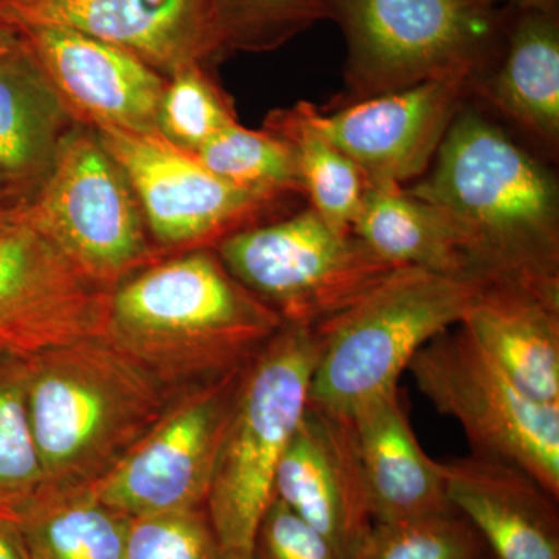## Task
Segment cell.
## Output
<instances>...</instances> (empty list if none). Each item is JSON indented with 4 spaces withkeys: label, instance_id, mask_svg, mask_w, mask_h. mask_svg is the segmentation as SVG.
Returning a JSON list of instances; mask_svg holds the SVG:
<instances>
[{
    "label": "cell",
    "instance_id": "6da1fadb",
    "mask_svg": "<svg viewBox=\"0 0 559 559\" xmlns=\"http://www.w3.org/2000/svg\"><path fill=\"white\" fill-rule=\"evenodd\" d=\"M406 191L447 216L481 277L559 296L558 180L479 110L460 106Z\"/></svg>",
    "mask_w": 559,
    "mask_h": 559
},
{
    "label": "cell",
    "instance_id": "7a4b0ae2",
    "mask_svg": "<svg viewBox=\"0 0 559 559\" xmlns=\"http://www.w3.org/2000/svg\"><path fill=\"white\" fill-rule=\"evenodd\" d=\"M285 326L213 248L183 250L117 283L103 336L165 385L240 370Z\"/></svg>",
    "mask_w": 559,
    "mask_h": 559
},
{
    "label": "cell",
    "instance_id": "3957f363",
    "mask_svg": "<svg viewBox=\"0 0 559 559\" xmlns=\"http://www.w3.org/2000/svg\"><path fill=\"white\" fill-rule=\"evenodd\" d=\"M43 488L100 479L164 415L167 388L103 334L25 359Z\"/></svg>",
    "mask_w": 559,
    "mask_h": 559
},
{
    "label": "cell",
    "instance_id": "277c9868",
    "mask_svg": "<svg viewBox=\"0 0 559 559\" xmlns=\"http://www.w3.org/2000/svg\"><path fill=\"white\" fill-rule=\"evenodd\" d=\"M319 355L318 330L285 325L242 371L205 499L219 559H255L278 463L307 411Z\"/></svg>",
    "mask_w": 559,
    "mask_h": 559
},
{
    "label": "cell",
    "instance_id": "5b68a950",
    "mask_svg": "<svg viewBox=\"0 0 559 559\" xmlns=\"http://www.w3.org/2000/svg\"><path fill=\"white\" fill-rule=\"evenodd\" d=\"M487 280L412 266L390 272L347 310L316 326L320 355L308 406L349 417L399 389L418 349L462 322Z\"/></svg>",
    "mask_w": 559,
    "mask_h": 559
},
{
    "label": "cell",
    "instance_id": "8992f818",
    "mask_svg": "<svg viewBox=\"0 0 559 559\" xmlns=\"http://www.w3.org/2000/svg\"><path fill=\"white\" fill-rule=\"evenodd\" d=\"M326 20L347 40L353 102L426 81H473L499 36L495 11L473 0H329Z\"/></svg>",
    "mask_w": 559,
    "mask_h": 559
},
{
    "label": "cell",
    "instance_id": "52a82bcc",
    "mask_svg": "<svg viewBox=\"0 0 559 559\" xmlns=\"http://www.w3.org/2000/svg\"><path fill=\"white\" fill-rule=\"evenodd\" d=\"M16 226L35 230L108 289L159 260L127 176L83 123L62 139L49 175L17 212Z\"/></svg>",
    "mask_w": 559,
    "mask_h": 559
},
{
    "label": "cell",
    "instance_id": "ba28073f",
    "mask_svg": "<svg viewBox=\"0 0 559 559\" xmlns=\"http://www.w3.org/2000/svg\"><path fill=\"white\" fill-rule=\"evenodd\" d=\"M213 249L285 325L311 329L347 310L396 270L311 207L237 231Z\"/></svg>",
    "mask_w": 559,
    "mask_h": 559
},
{
    "label": "cell",
    "instance_id": "9c48e42d",
    "mask_svg": "<svg viewBox=\"0 0 559 559\" xmlns=\"http://www.w3.org/2000/svg\"><path fill=\"white\" fill-rule=\"evenodd\" d=\"M407 371L440 414L457 419L474 454L518 466L559 499V404L518 388L460 325L419 348Z\"/></svg>",
    "mask_w": 559,
    "mask_h": 559
},
{
    "label": "cell",
    "instance_id": "30bf717a",
    "mask_svg": "<svg viewBox=\"0 0 559 559\" xmlns=\"http://www.w3.org/2000/svg\"><path fill=\"white\" fill-rule=\"evenodd\" d=\"M202 382L94 484L97 498L128 518L194 511L207 499L242 371Z\"/></svg>",
    "mask_w": 559,
    "mask_h": 559
},
{
    "label": "cell",
    "instance_id": "8fae6325",
    "mask_svg": "<svg viewBox=\"0 0 559 559\" xmlns=\"http://www.w3.org/2000/svg\"><path fill=\"white\" fill-rule=\"evenodd\" d=\"M92 130L127 176L159 248H215L229 235L259 226L282 202L231 186L157 132Z\"/></svg>",
    "mask_w": 559,
    "mask_h": 559
},
{
    "label": "cell",
    "instance_id": "7c38bea8",
    "mask_svg": "<svg viewBox=\"0 0 559 559\" xmlns=\"http://www.w3.org/2000/svg\"><path fill=\"white\" fill-rule=\"evenodd\" d=\"M109 294L35 230L0 231V355L27 359L100 336Z\"/></svg>",
    "mask_w": 559,
    "mask_h": 559
},
{
    "label": "cell",
    "instance_id": "4fadbf2b",
    "mask_svg": "<svg viewBox=\"0 0 559 559\" xmlns=\"http://www.w3.org/2000/svg\"><path fill=\"white\" fill-rule=\"evenodd\" d=\"M473 81L433 80L323 112L312 124L362 173L367 183L404 186L429 170Z\"/></svg>",
    "mask_w": 559,
    "mask_h": 559
},
{
    "label": "cell",
    "instance_id": "5bb4252c",
    "mask_svg": "<svg viewBox=\"0 0 559 559\" xmlns=\"http://www.w3.org/2000/svg\"><path fill=\"white\" fill-rule=\"evenodd\" d=\"M14 28L80 123L157 132L167 76L130 51L53 25Z\"/></svg>",
    "mask_w": 559,
    "mask_h": 559
},
{
    "label": "cell",
    "instance_id": "9a60e30c",
    "mask_svg": "<svg viewBox=\"0 0 559 559\" xmlns=\"http://www.w3.org/2000/svg\"><path fill=\"white\" fill-rule=\"evenodd\" d=\"M275 498L352 559L373 525L352 418L307 406L280 460Z\"/></svg>",
    "mask_w": 559,
    "mask_h": 559
},
{
    "label": "cell",
    "instance_id": "2e32d148",
    "mask_svg": "<svg viewBox=\"0 0 559 559\" xmlns=\"http://www.w3.org/2000/svg\"><path fill=\"white\" fill-rule=\"evenodd\" d=\"M0 20L10 27L84 33L130 51L164 76L215 58L209 0H32Z\"/></svg>",
    "mask_w": 559,
    "mask_h": 559
},
{
    "label": "cell",
    "instance_id": "e0dca14e",
    "mask_svg": "<svg viewBox=\"0 0 559 559\" xmlns=\"http://www.w3.org/2000/svg\"><path fill=\"white\" fill-rule=\"evenodd\" d=\"M452 509L492 559H559L558 499L510 463L471 454L440 463Z\"/></svg>",
    "mask_w": 559,
    "mask_h": 559
},
{
    "label": "cell",
    "instance_id": "ac0fdd59",
    "mask_svg": "<svg viewBox=\"0 0 559 559\" xmlns=\"http://www.w3.org/2000/svg\"><path fill=\"white\" fill-rule=\"evenodd\" d=\"M371 520L395 522L451 513L440 462L419 447L399 389L349 415Z\"/></svg>",
    "mask_w": 559,
    "mask_h": 559
},
{
    "label": "cell",
    "instance_id": "d6986e66",
    "mask_svg": "<svg viewBox=\"0 0 559 559\" xmlns=\"http://www.w3.org/2000/svg\"><path fill=\"white\" fill-rule=\"evenodd\" d=\"M459 325L518 388L559 404V296L488 278Z\"/></svg>",
    "mask_w": 559,
    "mask_h": 559
},
{
    "label": "cell",
    "instance_id": "ffe728a7",
    "mask_svg": "<svg viewBox=\"0 0 559 559\" xmlns=\"http://www.w3.org/2000/svg\"><path fill=\"white\" fill-rule=\"evenodd\" d=\"M76 123L13 28L0 39V176L22 205L49 175Z\"/></svg>",
    "mask_w": 559,
    "mask_h": 559
},
{
    "label": "cell",
    "instance_id": "44dd1931",
    "mask_svg": "<svg viewBox=\"0 0 559 559\" xmlns=\"http://www.w3.org/2000/svg\"><path fill=\"white\" fill-rule=\"evenodd\" d=\"M471 91L498 109L533 145L555 156L559 148L558 13L522 10L499 68L476 76Z\"/></svg>",
    "mask_w": 559,
    "mask_h": 559
},
{
    "label": "cell",
    "instance_id": "7402d4cb",
    "mask_svg": "<svg viewBox=\"0 0 559 559\" xmlns=\"http://www.w3.org/2000/svg\"><path fill=\"white\" fill-rule=\"evenodd\" d=\"M352 231L393 267L484 278L447 216L399 183H367Z\"/></svg>",
    "mask_w": 559,
    "mask_h": 559
},
{
    "label": "cell",
    "instance_id": "603a6c76",
    "mask_svg": "<svg viewBox=\"0 0 559 559\" xmlns=\"http://www.w3.org/2000/svg\"><path fill=\"white\" fill-rule=\"evenodd\" d=\"M31 559H124L131 518L91 485L40 488L13 514Z\"/></svg>",
    "mask_w": 559,
    "mask_h": 559
},
{
    "label": "cell",
    "instance_id": "cb8c5ba5",
    "mask_svg": "<svg viewBox=\"0 0 559 559\" xmlns=\"http://www.w3.org/2000/svg\"><path fill=\"white\" fill-rule=\"evenodd\" d=\"M264 130L288 143L310 207L340 234H352L367 180L359 168L312 124L308 103L272 110Z\"/></svg>",
    "mask_w": 559,
    "mask_h": 559
},
{
    "label": "cell",
    "instance_id": "d4e9b609",
    "mask_svg": "<svg viewBox=\"0 0 559 559\" xmlns=\"http://www.w3.org/2000/svg\"><path fill=\"white\" fill-rule=\"evenodd\" d=\"M218 178L272 200L305 197L296 157L285 140L264 130L230 124L194 153Z\"/></svg>",
    "mask_w": 559,
    "mask_h": 559
},
{
    "label": "cell",
    "instance_id": "484cf974",
    "mask_svg": "<svg viewBox=\"0 0 559 559\" xmlns=\"http://www.w3.org/2000/svg\"><path fill=\"white\" fill-rule=\"evenodd\" d=\"M326 7L329 0H209L215 58L278 49L326 20Z\"/></svg>",
    "mask_w": 559,
    "mask_h": 559
},
{
    "label": "cell",
    "instance_id": "4316f807",
    "mask_svg": "<svg viewBox=\"0 0 559 559\" xmlns=\"http://www.w3.org/2000/svg\"><path fill=\"white\" fill-rule=\"evenodd\" d=\"M44 487L28 414L25 359L0 355V514H13Z\"/></svg>",
    "mask_w": 559,
    "mask_h": 559
},
{
    "label": "cell",
    "instance_id": "83f0119b",
    "mask_svg": "<svg viewBox=\"0 0 559 559\" xmlns=\"http://www.w3.org/2000/svg\"><path fill=\"white\" fill-rule=\"evenodd\" d=\"M234 123L238 121L230 98L205 72L204 62H189L167 76L157 134L176 148L194 154Z\"/></svg>",
    "mask_w": 559,
    "mask_h": 559
},
{
    "label": "cell",
    "instance_id": "f1b7e54d",
    "mask_svg": "<svg viewBox=\"0 0 559 559\" xmlns=\"http://www.w3.org/2000/svg\"><path fill=\"white\" fill-rule=\"evenodd\" d=\"M476 528L457 511L395 522H373L352 559H487Z\"/></svg>",
    "mask_w": 559,
    "mask_h": 559
},
{
    "label": "cell",
    "instance_id": "f546056e",
    "mask_svg": "<svg viewBox=\"0 0 559 559\" xmlns=\"http://www.w3.org/2000/svg\"><path fill=\"white\" fill-rule=\"evenodd\" d=\"M124 559H219L198 510L131 518Z\"/></svg>",
    "mask_w": 559,
    "mask_h": 559
},
{
    "label": "cell",
    "instance_id": "4dcf8cb0",
    "mask_svg": "<svg viewBox=\"0 0 559 559\" xmlns=\"http://www.w3.org/2000/svg\"><path fill=\"white\" fill-rule=\"evenodd\" d=\"M255 559H344L322 535L290 511L282 500H272L257 535Z\"/></svg>",
    "mask_w": 559,
    "mask_h": 559
},
{
    "label": "cell",
    "instance_id": "1f68e13d",
    "mask_svg": "<svg viewBox=\"0 0 559 559\" xmlns=\"http://www.w3.org/2000/svg\"><path fill=\"white\" fill-rule=\"evenodd\" d=\"M0 559H31L16 521L0 514Z\"/></svg>",
    "mask_w": 559,
    "mask_h": 559
},
{
    "label": "cell",
    "instance_id": "d6a6232c",
    "mask_svg": "<svg viewBox=\"0 0 559 559\" xmlns=\"http://www.w3.org/2000/svg\"><path fill=\"white\" fill-rule=\"evenodd\" d=\"M21 207L20 198L11 190L9 182L0 176V231L16 226V215Z\"/></svg>",
    "mask_w": 559,
    "mask_h": 559
},
{
    "label": "cell",
    "instance_id": "836d02e7",
    "mask_svg": "<svg viewBox=\"0 0 559 559\" xmlns=\"http://www.w3.org/2000/svg\"><path fill=\"white\" fill-rule=\"evenodd\" d=\"M473 2L479 3V5L488 7L492 9L496 3H514L520 7L521 10L527 11H543V13H558L559 0H473Z\"/></svg>",
    "mask_w": 559,
    "mask_h": 559
},
{
    "label": "cell",
    "instance_id": "e575fe53",
    "mask_svg": "<svg viewBox=\"0 0 559 559\" xmlns=\"http://www.w3.org/2000/svg\"><path fill=\"white\" fill-rule=\"evenodd\" d=\"M32 0H0V17L3 14L10 13V11H14L21 9V7L27 5Z\"/></svg>",
    "mask_w": 559,
    "mask_h": 559
},
{
    "label": "cell",
    "instance_id": "d590c367",
    "mask_svg": "<svg viewBox=\"0 0 559 559\" xmlns=\"http://www.w3.org/2000/svg\"><path fill=\"white\" fill-rule=\"evenodd\" d=\"M11 31H13V28H11L10 25H7L5 22L0 20V39H2L3 36L9 35Z\"/></svg>",
    "mask_w": 559,
    "mask_h": 559
},
{
    "label": "cell",
    "instance_id": "8d00e7d4",
    "mask_svg": "<svg viewBox=\"0 0 559 559\" xmlns=\"http://www.w3.org/2000/svg\"><path fill=\"white\" fill-rule=\"evenodd\" d=\"M487 559H492L491 557H488Z\"/></svg>",
    "mask_w": 559,
    "mask_h": 559
}]
</instances>
